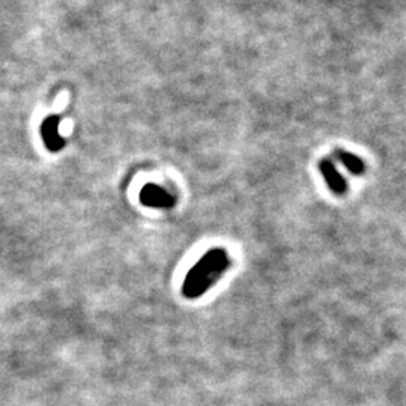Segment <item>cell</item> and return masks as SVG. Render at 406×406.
I'll use <instances>...</instances> for the list:
<instances>
[{
  "label": "cell",
  "mask_w": 406,
  "mask_h": 406,
  "mask_svg": "<svg viewBox=\"0 0 406 406\" xmlns=\"http://www.w3.org/2000/svg\"><path fill=\"white\" fill-rule=\"evenodd\" d=\"M229 267H231V259L224 249L208 250L185 276L182 295L188 299L202 297L217 283Z\"/></svg>",
  "instance_id": "1"
},
{
  "label": "cell",
  "mask_w": 406,
  "mask_h": 406,
  "mask_svg": "<svg viewBox=\"0 0 406 406\" xmlns=\"http://www.w3.org/2000/svg\"><path fill=\"white\" fill-rule=\"evenodd\" d=\"M317 169H319L322 178L335 196H343L348 191V182L343 178V175L339 172L337 166L331 160V158H322L317 164Z\"/></svg>",
  "instance_id": "2"
},
{
  "label": "cell",
  "mask_w": 406,
  "mask_h": 406,
  "mask_svg": "<svg viewBox=\"0 0 406 406\" xmlns=\"http://www.w3.org/2000/svg\"><path fill=\"white\" fill-rule=\"evenodd\" d=\"M140 202H142L145 206H149V208L169 209L175 205L176 199L172 193L160 187V185L148 184L143 187L142 193H140Z\"/></svg>",
  "instance_id": "3"
},
{
  "label": "cell",
  "mask_w": 406,
  "mask_h": 406,
  "mask_svg": "<svg viewBox=\"0 0 406 406\" xmlns=\"http://www.w3.org/2000/svg\"><path fill=\"white\" fill-rule=\"evenodd\" d=\"M59 127H60L59 116H48L41 125V136H42L44 143H46V148L50 152H59L65 145V140L59 132Z\"/></svg>",
  "instance_id": "4"
},
{
  "label": "cell",
  "mask_w": 406,
  "mask_h": 406,
  "mask_svg": "<svg viewBox=\"0 0 406 406\" xmlns=\"http://www.w3.org/2000/svg\"><path fill=\"white\" fill-rule=\"evenodd\" d=\"M334 157H335V160H337L340 164H343L346 167L349 173L355 175V176H360V175L364 173L366 166H364L363 160H361L360 157L351 154V152L345 151V149H340V148L335 149Z\"/></svg>",
  "instance_id": "5"
}]
</instances>
